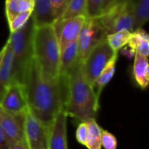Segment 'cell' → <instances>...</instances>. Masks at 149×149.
I'll use <instances>...</instances> for the list:
<instances>
[{"label":"cell","instance_id":"e0dca14e","mask_svg":"<svg viewBox=\"0 0 149 149\" xmlns=\"http://www.w3.org/2000/svg\"><path fill=\"white\" fill-rule=\"evenodd\" d=\"M118 58H119V52H116L115 55L113 57V58L109 61V63L104 68V70L101 72L100 76L96 79V80L92 85L93 91L99 99L100 98V95L103 92V89L112 80L113 77L114 76V73L116 71V64L118 61Z\"/></svg>","mask_w":149,"mask_h":149},{"label":"cell","instance_id":"d4e9b609","mask_svg":"<svg viewBox=\"0 0 149 149\" xmlns=\"http://www.w3.org/2000/svg\"><path fill=\"white\" fill-rule=\"evenodd\" d=\"M103 0H86V17L95 18L102 14Z\"/></svg>","mask_w":149,"mask_h":149},{"label":"cell","instance_id":"8fae6325","mask_svg":"<svg viewBox=\"0 0 149 149\" xmlns=\"http://www.w3.org/2000/svg\"><path fill=\"white\" fill-rule=\"evenodd\" d=\"M0 107L10 113H20L28 111L25 94L20 82L14 80L7 86L0 99Z\"/></svg>","mask_w":149,"mask_h":149},{"label":"cell","instance_id":"83f0119b","mask_svg":"<svg viewBox=\"0 0 149 149\" xmlns=\"http://www.w3.org/2000/svg\"><path fill=\"white\" fill-rule=\"evenodd\" d=\"M51 1H52L53 16L56 20V19L59 18L61 17V15L63 14L69 0H51Z\"/></svg>","mask_w":149,"mask_h":149},{"label":"cell","instance_id":"d6a6232c","mask_svg":"<svg viewBox=\"0 0 149 149\" xmlns=\"http://www.w3.org/2000/svg\"><path fill=\"white\" fill-rule=\"evenodd\" d=\"M134 0H117L115 4H123V3H132Z\"/></svg>","mask_w":149,"mask_h":149},{"label":"cell","instance_id":"ffe728a7","mask_svg":"<svg viewBox=\"0 0 149 149\" xmlns=\"http://www.w3.org/2000/svg\"><path fill=\"white\" fill-rule=\"evenodd\" d=\"M134 29L142 28L149 17V0H134L132 3Z\"/></svg>","mask_w":149,"mask_h":149},{"label":"cell","instance_id":"f546056e","mask_svg":"<svg viewBox=\"0 0 149 149\" xmlns=\"http://www.w3.org/2000/svg\"><path fill=\"white\" fill-rule=\"evenodd\" d=\"M117 0H103V5H102V14L104 12H106L107 10H108L110 8H112ZM101 14V15H102Z\"/></svg>","mask_w":149,"mask_h":149},{"label":"cell","instance_id":"cb8c5ba5","mask_svg":"<svg viewBox=\"0 0 149 149\" xmlns=\"http://www.w3.org/2000/svg\"><path fill=\"white\" fill-rule=\"evenodd\" d=\"M31 15H32V12H25V13L17 15L14 17L13 18H11L10 20L7 21L10 33L22 29L28 23V21L31 17Z\"/></svg>","mask_w":149,"mask_h":149},{"label":"cell","instance_id":"44dd1931","mask_svg":"<svg viewBox=\"0 0 149 149\" xmlns=\"http://www.w3.org/2000/svg\"><path fill=\"white\" fill-rule=\"evenodd\" d=\"M88 126L87 138L85 147L87 149H102L101 147V134L103 128L97 123L96 119H92L86 121Z\"/></svg>","mask_w":149,"mask_h":149},{"label":"cell","instance_id":"4dcf8cb0","mask_svg":"<svg viewBox=\"0 0 149 149\" xmlns=\"http://www.w3.org/2000/svg\"><path fill=\"white\" fill-rule=\"evenodd\" d=\"M0 149H8V142L4 137L1 127H0Z\"/></svg>","mask_w":149,"mask_h":149},{"label":"cell","instance_id":"5bb4252c","mask_svg":"<svg viewBox=\"0 0 149 149\" xmlns=\"http://www.w3.org/2000/svg\"><path fill=\"white\" fill-rule=\"evenodd\" d=\"M13 55L8 41H6V50L3 62L0 66V99L7 86L14 81Z\"/></svg>","mask_w":149,"mask_h":149},{"label":"cell","instance_id":"8992f818","mask_svg":"<svg viewBox=\"0 0 149 149\" xmlns=\"http://www.w3.org/2000/svg\"><path fill=\"white\" fill-rule=\"evenodd\" d=\"M107 35L120 31H134V15L132 3L114 4L108 10L99 17Z\"/></svg>","mask_w":149,"mask_h":149},{"label":"cell","instance_id":"5b68a950","mask_svg":"<svg viewBox=\"0 0 149 149\" xmlns=\"http://www.w3.org/2000/svg\"><path fill=\"white\" fill-rule=\"evenodd\" d=\"M116 52H114L111 48L107 38L100 42L89 52L81 63V68L84 76L91 85L93 84Z\"/></svg>","mask_w":149,"mask_h":149},{"label":"cell","instance_id":"ba28073f","mask_svg":"<svg viewBox=\"0 0 149 149\" xmlns=\"http://www.w3.org/2000/svg\"><path fill=\"white\" fill-rule=\"evenodd\" d=\"M51 127L43 124L29 111L25 114L24 141L28 149H49Z\"/></svg>","mask_w":149,"mask_h":149},{"label":"cell","instance_id":"277c9868","mask_svg":"<svg viewBox=\"0 0 149 149\" xmlns=\"http://www.w3.org/2000/svg\"><path fill=\"white\" fill-rule=\"evenodd\" d=\"M34 23L31 17L28 23L20 30L10 33L8 43L13 55L14 79L20 82L26 65L32 58V38Z\"/></svg>","mask_w":149,"mask_h":149},{"label":"cell","instance_id":"3957f363","mask_svg":"<svg viewBox=\"0 0 149 149\" xmlns=\"http://www.w3.org/2000/svg\"><path fill=\"white\" fill-rule=\"evenodd\" d=\"M60 47L53 24L34 26L32 57L42 73L49 79L59 76Z\"/></svg>","mask_w":149,"mask_h":149},{"label":"cell","instance_id":"2e32d148","mask_svg":"<svg viewBox=\"0 0 149 149\" xmlns=\"http://www.w3.org/2000/svg\"><path fill=\"white\" fill-rule=\"evenodd\" d=\"M127 45L134 56L137 53L143 57L148 58L149 37L148 32L143 28H139L132 31L131 38Z\"/></svg>","mask_w":149,"mask_h":149},{"label":"cell","instance_id":"6da1fadb","mask_svg":"<svg viewBox=\"0 0 149 149\" xmlns=\"http://www.w3.org/2000/svg\"><path fill=\"white\" fill-rule=\"evenodd\" d=\"M21 84L28 111L51 127L56 116L65 108L67 75H59L57 79L45 77L32 57L25 67Z\"/></svg>","mask_w":149,"mask_h":149},{"label":"cell","instance_id":"30bf717a","mask_svg":"<svg viewBox=\"0 0 149 149\" xmlns=\"http://www.w3.org/2000/svg\"><path fill=\"white\" fill-rule=\"evenodd\" d=\"M86 17H76L65 20H55L53 24L57 32L60 52L78 41L86 21Z\"/></svg>","mask_w":149,"mask_h":149},{"label":"cell","instance_id":"f1b7e54d","mask_svg":"<svg viewBox=\"0 0 149 149\" xmlns=\"http://www.w3.org/2000/svg\"><path fill=\"white\" fill-rule=\"evenodd\" d=\"M8 149H28L25 141L13 142L8 144Z\"/></svg>","mask_w":149,"mask_h":149},{"label":"cell","instance_id":"9a60e30c","mask_svg":"<svg viewBox=\"0 0 149 149\" xmlns=\"http://www.w3.org/2000/svg\"><path fill=\"white\" fill-rule=\"evenodd\" d=\"M133 76L137 86L145 90L149 83L148 59L140 54H134L133 65Z\"/></svg>","mask_w":149,"mask_h":149},{"label":"cell","instance_id":"4fadbf2b","mask_svg":"<svg viewBox=\"0 0 149 149\" xmlns=\"http://www.w3.org/2000/svg\"><path fill=\"white\" fill-rule=\"evenodd\" d=\"M35 26L53 24L55 17L51 0H34V10L31 15Z\"/></svg>","mask_w":149,"mask_h":149},{"label":"cell","instance_id":"7402d4cb","mask_svg":"<svg viewBox=\"0 0 149 149\" xmlns=\"http://www.w3.org/2000/svg\"><path fill=\"white\" fill-rule=\"evenodd\" d=\"M76 17H86V0H69L63 14L56 20H65Z\"/></svg>","mask_w":149,"mask_h":149},{"label":"cell","instance_id":"603a6c76","mask_svg":"<svg viewBox=\"0 0 149 149\" xmlns=\"http://www.w3.org/2000/svg\"><path fill=\"white\" fill-rule=\"evenodd\" d=\"M132 32L123 30L120 31L107 36V40L111 46V48L114 52H120L125 46L127 45L130 38H131Z\"/></svg>","mask_w":149,"mask_h":149},{"label":"cell","instance_id":"9c48e42d","mask_svg":"<svg viewBox=\"0 0 149 149\" xmlns=\"http://www.w3.org/2000/svg\"><path fill=\"white\" fill-rule=\"evenodd\" d=\"M25 113H10L0 107V127L9 143L24 141Z\"/></svg>","mask_w":149,"mask_h":149},{"label":"cell","instance_id":"7c38bea8","mask_svg":"<svg viewBox=\"0 0 149 149\" xmlns=\"http://www.w3.org/2000/svg\"><path fill=\"white\" fill-rule=\"evenodd\" d=\"M67 115L60 112L54 119L50 130L49 149H68L67 145Z\"/></svg>","mask_w":149,"mask_h":149},{"label":"cell","instance_id":"7a4b0ae2","mask_svg":"<svg viewBox=\"0 0 149 149\" xmlns=\"http://www.w3.org/2000/svg\"><path fill=\"white\" fill-rule=\"evenodd\" d=\"M99 109L100 99L84 76L81 63L78 62L67 74V100L65 112L67 117L82 122L96 119Z\"/></svg>","mask_w":149,"mask_h":149},{"label":"cell","instance_id":"1f68e13d","mask_svg":"<svg viewBox=\"0 0 149 149\" xmlns=\"http://www.w3.org/2000/svg\"><path fill=\"white\" fill-rule=\"evenodd\" d=\"M5 50H6V42H5V44L3 45V47L1 48V50H0V66H1V64H2V62H3V57H4Z\"/></svg>","mask_w":149,"mask_h":149},{"label":"cell","instance_id":"ac0fdd59","mask_svg":"<svg viewBox=\"0 0 149 149\" xmlns=\"http://www.w3.org/2000/svg\"><path fill=\"white\" fill-rule=\"evenodd\" d=\"M79 61L77 42L71 44L65 48L60 54L59 75H67Z\"/></svg>","mask_w":149,"mask_h":149},{"label":"cell","instance_id":"52a82bcc","mask_svg":"<svg viewBox=\"0 0 149 149\" xmlns=\"http://www.w3.org/2000/svg\"><path fill=\"white\" fill-rule=\"evenodd\" d=\"M107 32L102 26L99 17L86 18L80 34L79 36L78 54L79 61L82 63L89 52L102 40L107 38Z\"/></svg>","mask_w":149,"mask_h":149},{"label":"cell","instance_id":"4316f807","mask_svg":"<svg viewBox=\"0 0 149 149\" xmlns=\"http://www.w3.org/2000/svg\"><path fill=\"white\" fill-rule=\"evenodd\" d=\"M87 132H88V126L86 121L79 122L77 130H76V139L78 142L81 145H86V138H87Z\"/></svg>","mask_w":149,"mask_h":149},{"label":"cell","instance_id":"d6986e66","mask_svg":"<svg viewBox=\"0 0 149 149\" xmlns=\"http://www.w3.org/2000/svg\"><path fill=\"white\" fill-rule=\"evenodd\" d=\"M4 10L7 21H9L17 15L32 12L34 10V0H5Z\"/></svg>","mask_w":149,"mask_h":149},{"label":"cell","instance_id":"484cf974","mask_svg":"<svg viewBox=\"0 0 149 149\" xmlns=\"http://www.w3.org/2000/svg\"><path fill=\"white\" fill-rule=\"evenodd\" d=\"M101 147L104 149H117L118 147V141L114 134L112 133L102 130L101 134Z\"/></svg>","mask_w":149,"mask_h":149}]
</instances>
